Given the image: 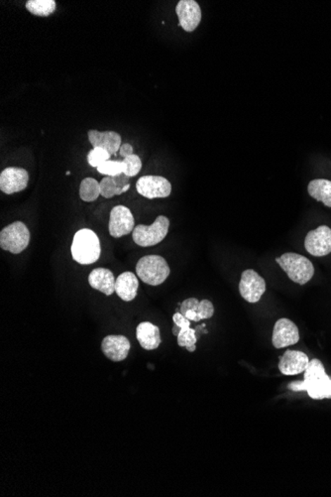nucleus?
<instances>
[{
  "label": "nucleus",
  "instance_id": "a878e982",
  "mask_svg": "<svg viewBox=\"0 0 331 497\" xmlns=\"http://www.w3.org/2000/svg\"><path fill=\"white\" fill-rule=\"evenodd\" d=\"M123 163L125 165L124 174L130 177V178L138 175L140 170L142 168L141 159L135 154L130 155V156L124 158Z\"/></svg>",
  "mask_w": 331,
  "mask_h": 497
},
{
  "label": "nucleus",
  "instance_id": "6ab92c4d",
  "mask_svg": "<svg viewBox=\"0 0 331 497\" xmlns=\"http://www.w3.org/2000/svg\"><path fill=\"white\" fill-rule=\"evenodd\" d=\"M138 287V279L132 272L120 274L115 281L116 294L125 302H130L136 298Z\"/></svg>",
  "mask_w": 331,
  "mask_h": 497
},
{
  "label": "nucleus",
  "instance_id": "f03ea898",
  "mask_svg": "<svg viewBox=\"0 0 331 497\" xmlns=\"http://www.w3.org/2000/svg\"><path fill=\"white\" fill-rule=\"evenodd\" d=\"M72 259L82 265L96 263L100 258V239L91 229H83L74 234L71 246Z\"/></svg>",
  "mask_w": 331,
  "mask_h": 497
},
{
  "label": "nucleus",
  "instance_id": "473e14b6",
  "mask_svg": "<svg viewBox=\"0 0 331 497\" xmlns=\"http://www.w3.org/2000/svg\"><path fill=\"white\" fill-rule=\"evenodd\" d=\"M129 188H130V184H128V185L125 186L124 188H123L122 194H124L125 191H127L128 190H129Z\"/></svg>",
  "mask_w": 331,
  "mask_h": 497
},
{
  "label": "nucleus",
  "instance_id": "f257e3e1",
  "mask_svg": "<svg viewBox=\"0 0 331 497\" xmlns=\"http://www.w3.org/2000/svg\"><path fill=\"white\" fill-rule=\"evenodd\" d=\"M287 389L294 392H308L311 399H331V378L326 375L321 361L315 358L309 360L303 382H291L287 385Z\"/></svg>",
  "mask_w": 331,
  "mask_h": 497
},
{
  "label": "nucleus",
  "instance_id": "f8f14e48",
  "mask_svg": "<svg viewBox=\"0 0 331 497\" xmlns=\"http://www.w3.org/2000/svg\"><path fill=\"white\" fill-rule=\"evenodd\" d=\"M29 174L25 169L9 167L0 174V190L6 195L25 190L28 186Z\"/></svg>",
  "mask_w": 331,
  "mask_h": 497
},
{
  "label": "nucleus",
  "instance_id": "39448f33",
  "mask_svg": "<svg viewBox=\"0 0 331 497\" xmlns=\"http://www.w3.org/2000/svg\"><path fill=\"white\" fill-rule=\"evenodd\" d=\"M170 220L165 215H159L151 225H139L133 230V241L142 247L154 246L163 241L168 234Z\"/></svg>",
  "mask_w": 331,
  "mask_h": 497
},
{
  "label": "nucleus",
  "instance_id": "5701e85b",
  "mask_svg": "<svg viewBox=\"0 0 331 497\" xmlns=\"http://www.w3.org/2000/svg\"><path fill=\"white\" fill-rule=\"evenodd\" d=\"M26 8L34 15L47 17L56 11L55 0H29Z\"/></svg>",
  "mask_w": 331,
  "mask_h": 497
},
{
  "label": "nucleus",
  "instance_id": "c85d7f7f",
  "mask_svg": "<svg viewBox=\"0 0 331 497\" xmlns=\"http://www.w3.org/2000/svg\"><path fill=\"white\" fill-rule=\"evenodd\" d=\"M200 301L197 298H188V299L183 301L182 304H181V314L185 316L186 313L190 311V310H193V311L197 312V308H199Z\"/></svg>",
  "mask_w": 331,
  "mask_h": 497
},
{
  "label": "nucleus",
  "instance_id": "aec40b11",
  "mask_svg": "<svg viewBox=\"0 0 331 497\" xmlns=\"http://www.w3.org/2000/svg\"><path fill=\"white\" fill-rule=\"evenodd\" d=\"M173 321L180 327L181 332L178 336V344L182 348H187L190 353H193L197 348V338L195 336V329H190V321L183 316L181 313H176L173 316Z\"/></svg>",
  "mask_w": 331,
  "mask_h": 497
},
{
  "label": "nucleus",
  "instance_id": "c756f323",
  "mask_svg": "<svg viewBox=\"0 0 331 497\" xmlns=\"http://www.w3.org/2000/svg\"><path fill=\"white\" fill-rule=\"evenodd\" d=\"M119 153L120 156H122L123 158H126V157L130 156V155L134 154V150H133L131 145L125 143V144H122V147H120Z\"/></svg>",
  "mask_w": 331,
  "mask_h": 497
},
{
  "label": "nucleus",
  "instance_id": "4468645a",
  "mask_svg": "<svg viewBox=\"0 0 331 497\" xmlns=\"http://www.w3.org/2000/svg\"><path fill=\"white\" fill-rule=\"evenodd\" d=\"M309 363V356L303 351H287L280 358L278 367L282 375L291 377L306 372Z\"/></svg>",
  "mask_w": 331,
  "mask_h": 497
},
{
  "label": "nucleus",
  "instance_id": "bb28decb",
  "mask_svg": "<svg viewBox=\"0 0 331 497\" xmlns=\"http://www.w3.org/2000/svg\"><path fill=\"white\" fill-rule=\"evenodd\" d=\"M110 158V154L103 148H93L88 154V162L91 167L100 166L101 164L108 161Z\"/></svg>",
  "mask_w": 331,
  "mask_h": 497
},
{
  "label": "nucleus",
  "instance_id": "7ed1b4c3",
  "mask_svg": "<svg viewBox=\"0 0 331 497\" xmlns=\"http://www.w3.org/2000/svg\"><path fill=\"white\" fill-rule=\"evenodd\" d=\"M276 263L293 282L304 285L315 275V268L309 259L301 254L287 252L278 257Z\"/></svg>",
  "mask_w": 331,
  "mask_h": 497
},
{
  "label": "nucleus",
  "instance_id": "f3484780",
  "mask_svg": "<svg viewBox=\"0 0 331 497\" xmlns=\"http://www.w3.org/2000/svg\"><path fill=\"white\" fill-rule=\"evenodd\" d=\"M115 278L110 269L96 268L89 276V283L94 290L100 291L106 296L115 292Z\"/></svg>",
  "mask_w": 331,
  "mask_h": 497
},
{
  "label": "nucleus",
  "instance_id": "4be33fe9",
  "mask_svg": "<svg viewBox=\"0 0 331 497\" xmlns=\"http://www.w3.org/2000/svg\"><path fill=\"white\" fill-rule=\"evenodd\" d=\"M100 195V183L96 179L86 178L79 186V197L84 202H94Z\"/></svg>",
  "mask_w": 331,
  "mask_h": 497
},
{
  "label": "nucleus",
  "instance_id": "a211bd4d",
  "mask_svg": "<svg viewBox=\"0 0 331 497\" xmlns=\"http://www.w3.org/2000/svg\"><path fill=\"white\" fill-rule=\"evenodd\" d=\"M136 338L142 348L146 351H154L161 344L160 329L152 322H143L136 329Z\"/></svg>",
  "mask_w": 331,
  "mask_h": 497
},
{
  "label": "nucleus",
  "instance_id": "ddd939ff",
  "mask_svg": "<svg viewBox=\"0 0 331 497\" xmlns=\"http://www.w3.org/2000/svg\"><path fill=\"white\" fill-rule=\"evenodd\" d=\"M179 17V25L187 31L193 32L202 21V9L195 0H181L176 7Z\"/></svg>",
  "mask_w": 331,
  "mask_h": 497
},
{
  "label": "nucleus",
  "instance_id": "20e7f679",
  "mask_svg": "<svg viewBox=\"0 0 331 497\" xmlns=\"http://www.w3.org/2000/svg\"><path fill=\"white\" fill-rule=\"evenodd\" d=\"M137 276L150 286H158L165 282L171 273L166 259L160 256L141 257L136 265Z\"/></svg>",
  "mask_w": 331,
  "mask_h": 497
},
{
  "label": "nucleus",
  "instance_id": "9b49d317",
  "mask_svg": "<svg viewBox=\"0 0 331 497\" xmlns=\"http://www.w3.org/2000/svg\"><path fill=\"white\" fill-rule=\"evenodd\" d=\"M299 341V332L297 325L286 317L278 320L273 329V346L276 348H284L298 344Z\"/></svg>",
  "mask_w": 331,
  "mask_h": 497
},
{
  "label": "nucleus",
  "instance_id": "9d476101",
  "mask_svg": "<svg viewBox=\"0 0 331 497\" xmlns=\"http://www.w3.org/2000/svg\"><path fill=\"white\" fill-rule=\"evenodd\" d=\"M135 229V220L131 210L124 206H116L110 212V224L108 230L111 237H124L131 234Z\"/></svg>",
  "mask_w": 331,
  "mask_h": 497
},
{
  "label": "nucleus",
  "instance_id": "412c9836",
  "mask_svg": "<svg viewBox=\"0 0 331 497\" xmlns=\"http://www.w3.org/2000/svg\"><path fill=\"white\" fill-rule=\"evenodd\" d=\"M308 191L311 198L331 208V181L316 179L309 182Z\"/></svg>",
  "mask_w": 331,
  "mask_h": 497
},
{
  "label": "nucleus",
  "instance_id": "6e6552de",
  "mask_svg": "<svg viewBox=\"0 0 331 497\" xmlns=\"http://www.w3.org/2000/svg\"><path fill=\"white\" fill-rule=\"evenodd\" d=\"M304 247L309 254L316 257H323L331 253L330 227L320 225L318 229L309 232L304 239Z\"/></svg>",
  "mask_w": 331,
  "mask_h": 497
},
{
  "label": "nucleus",
  "instance_id": "7c9ffc66",
  "mask_svg": "<svg viewBox=\"0 0 331 497\" xmlns=\"http://www.w3.org/2000/svg\"><path fill=\"white\" fill-rule=\"evenodd\" d=\"M185 317L190 321L197 322V312L193 311V310H190V311L186 313Z\"/></svg>",
  "mask_w": 331,
  "mask_h": 497
},
{
  "label": "nucleus",
  "instance_id": "393cba45",
  "mask_svg": "<svg viewBox=\"0 0 331 497\" xmlns=\"http://www.w3.org/2000/svg\"><path fill=\"white\" fill-rule=\"evenodd\" d=\"M125 165L123 161L108 160L98 167V171L105 176H116L124 173Z\"/></svg>",
  "mask_w": 331,
  "mask_h": 497
},
{
  "label": "nucleus",
  "instance_id": "dca6fc26",
  "mask_svg": "<svg viewBox=\"0 0 331 497\" xmlns=\"http://www.w3.org/2000/svg\"><path fill=\"white\" fill-rule=\"evenodd\" d=\"M88 135L89 142L93 148H103L110 154V156L117 155L116 153L122 147V137L117 132L89 130Z\"/></svg>",
  "mask_w": 331,
  "mask_h": 497
},
{
  "label": "nucleus",
  "instance_id": "1a4fd4ad",
  "mask_svg": "<svg viewBox=\"0 0 331 497\" xmlns=\"http://www.w3.org/2000/svg\"><path fill=\"white\" fill-rule=\"evenodd\" d=\"M136 190L143 197L153 200L169 197L171 193V185L164 177L143 176L137 181Z\"/></svg>",
  "mask_w": 331,
  "mask_h": 497
},
{
  "label": "nucleus",
  "instance_id": "0eeeda50",
  "mask_svg": "<svg viewBox=\"0 0 331 497\" xmlns=\"http://www.w3.org/2000/svg\"><path fill=\"white\" fill-rule=\"evenodd\" d=\"M266 291V281L252 269L243 271L239 283V292L251 304L259 302Z\"/></svg>",
  "mask_w": 331,
  "mask_h": 497
},
{
  "label": "nucleus",
  "instance_id": "2f4dec72",
  "mask_svg": "<svg viewBox=\"0 0 331 497\" xmlns=\"http://www.w3.org/2000/svg\"><path fill=\"white\" fill-rule=\"evenodd\" d=\"M181 332V328L180 327L177 326V325H174L173 327V334H175L176 336H179V334H180Z\"/></svg>",
  "mask_w": 331,
  "mask_h": 497
},
{
  "label": "nucleus",
  "instance_id": "b1692460",
  "mask_svg": "<svg viewBox=\"0 0 331 497\" xmlns=\"http://www.w3.org/2000/svg\"><path fill=\"white\" fill-rule=\"evenodd\" d=\"M122 190L118 187L115 178L111 176H106L100 182V195L103 198L110 199L115 196L122 195Z\"/></svg>",
  "mask_w": 331,
  "mask_h": 497
},
{
  "label": "nucleus",
  "instance_id": "2eb2a0df",
  "mask_svg": "<svg viewBox=\"0 0 331 497\" xmlns=\"http://www.w3.org/2000/svg\"><path fill=\"white\" fill-rule=\"evenodd\" d=\"M129 339L124 336H108L101 343V350L110 360L122 361L127 358L130 351Z\"/></svg>",
  "mask_w": 331,
  "mask_h": 497
},
{
  "label": "nucleus",
  "instance_id": "423d86ee",
  "mask_svg": "<svg viewBox=\"0 0 331 497\" xmlns=\"http://www.w3.org/2000/svg\"><path fill=\"white\" fill-rule=\"evenodd\" d=\"M30 232L22 222H14L0 232V246L13 254L25 251L30 242Z\"/></svg>",
  "mask_w": 331,
  "mask_h": 497
},
{
  "label": "nucleus",
  "instance_id": "cd10ccee",
  "mask_svg": "<svg viewBox=\"0 0 331 497\" xmlns=\"http://www.w3.org/2000/svg\"><path fill=\"white\" fill-rule=\"evenodd\" d=\"M214 314V307L209 300L200 301L199 308H197V322L202 320L210 319Z\"/></svg>",
  "mask_w": 331,
  "mask_h": 497
}]
</instances>
